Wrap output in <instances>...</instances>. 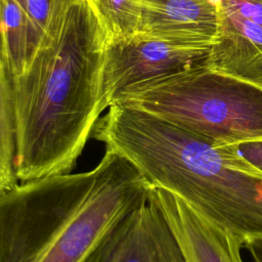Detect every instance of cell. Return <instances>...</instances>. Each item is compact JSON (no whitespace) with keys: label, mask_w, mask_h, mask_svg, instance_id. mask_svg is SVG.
Returning <instances> with one entry per match:
<instances>
[{"label":"cell","mask_w":262,"mask_h":262,"mask_svg":"<svg viewBox=\"0 0 262 262\" xmlns=\"http://www.w3.org/2000/svg\"><path fill=\"white\" fill-rule=\"evenodd\" d=\"M106 31L107 41L138 31L141 0H90Z\"/></svg>","instance_id":"8fae6325"},{"label":"cell","mask_w":262,"mask_h":262,"mask_svg":"<svg viewBox=\"0 0 262 262\" xmlns=\"http://www.w3.org/2000/svg\"><path fill=\"white\" fill-rule=\"evenodd\" d=\"M209 68L262 86V0H218Z\"/></svg>","instance_id":"8992f818"},{"label":"cell","mask_w":262,"mask_h":262,"mask_svg":"<svg viewBox=\"0 0 262 262\" xmlns=\"http://www.w3.org/2000/svg\"><path fill=\"white\" fill-rule=\"evenodd\" d=\"M112 103L144 111L220 143L262 139V86L207 64L130 85Z\"/></svg>","instance_id":"277c9868"},{"label":"cell","mask_w":262,"mask_h":262,"mask_svg":"<svg viewBox=\"0 0 262 262\" xmlns=\"http://www.w3.org/2000/svg\"><path fill=\"white\" fill-rule=\"evenodd\" d=\"M218 0H141L138 31L185 47L211 48Z\"/></svg>","instance_id":"ba28073f"},{"label":"cell","mask_w":262,"mask_h":262,"mask_svg":"<svg viewBox=\"0 0 262 262\" xmlns=\"http://www.w3.org/2000/svg\"><path fill=\"white\" fill-rule=\"evenodd\" d=\"M106 31L90 0H70L27 70L11 80L19 182L72 173L107 105Z\"/></svg>","instance_id":"6da1fadb"},{"label":"cell","mask_w":262,"mask_h":262,"mask_svg":"<svg viewBox=\"0 0 262 262\" xmlns=\"http://www.w3.org/2000/svg\"><path fill=\"white\" fill-rule=\"evenodd\" d=\"M210 48L185 47L142 32L107 41L103 91L107 107L124 88L207 63Z\"/></svg>","instance_id":"5b68a950"},{"label":"cell","mask_w":262,"mask_h":262,"mask_svg":"<svg viewBox=\"0 0 262 262\" xmlns=\"http://www.w3.org/2000/svg\"><path fill=\"white\" fill-rule=\"evenodd\" d=\"M101 262H185L158 206L148 199L118 229Z\"/></svg>","instance_id":"9c48e42d"},{"label":"cell","mask_w":262,"mask_h":262,"mask_svg":"<svg viewBox=\"0 0 262 262\" xmlns=\"http://www.w3.org/2000/svg\"><path fill=\"white\" fill-rule=\"evenodd\" d=\"M26 12L40 43L69 0H15ZM40 45V44H39Z\"/></svg>","instance_id":"7c38bea8"},{"label":"cell","mask_w":262,"mask_h":262,"mask_svg":"<svg viewBox=\"0 0 262 262\" xmlns=\"http://www.w3.org/2000/svg\"><path fill=\"white\" fill-rule=\"evenodd\" d=\"M229 144L241 158L262 173V139Z\"/></svg>","instance_id":"4fadbf2b"},{"label":"cell","mask_w":262,"mask_h":262,"mask_svg":"<svg viewBox=\"0 0 262 262\" xmlns=\"http://www.w3.org/2000/svg\"><path fill=\"white\" fill-rule=\"evenodd\" d=\"M91 138L245 246L262 238V173L220 143L144 111L112 103Z\"/></svg>","instance_id":"3957f363"},{"label":"cell","mask_w":262,"mask_h":262,"mask_svg":"<svg viewBox=\"0 0 262 262\" xmlns=\"http://www.w3.org/2000/svg\"><path fill=\"white\" fill-rule=\"evenodd\" d=\"M16 125L11 79L0 58V194L19 183L15 170Z\"/></svg>","instance_id":"30bf717a"},{"label":"cell","mask_w":262,"mask_h":262,"mask_svg":"<svg viewBox=\"0 0 262 262\" xmlns=\"http://www.w3.org/2000/svg\"><path fill=\"white\" fill-rule=\"evenodd\" d=\"M253 260L255 262H262V238H254L245 244Z\"/></svg>","instance_id":"5bb4252c"},{"label":"cell","mask_w":262,"mask_h":262,"mask_svg":"<svg viewBox=\"0 0 262 262\" xmlns=\"http://www.w3.org/2000/svg\"><path fill=\"white\" fill-rule=\"evenodd\" d=\"M151 188L106 148L89 171L20 182L0 194V262H101Z\"/></svg>","instance_id":"7a4b0ae2"},{"label":"cell","mask_w":262,"mask_h":262,"mask_svg":"<svg viewBox=\"0 0 262 262\" xmlns=\"http://www.w3.org/2000/svg\"><path fill=\"white\" fill-rule=\"evenodd\" d=\"M149 200L164 215L185 262H243L241 241L183 199L164 188L152 187Z\"/></svg>","instance_id":"52a82bcc"}]
</instances>
